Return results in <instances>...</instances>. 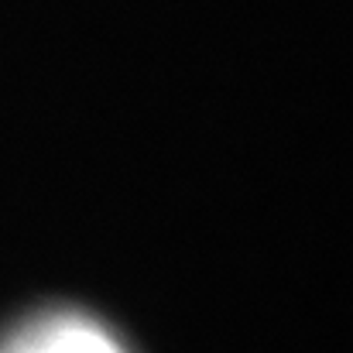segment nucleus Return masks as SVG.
Wrapping results in <instances>:
<instances>
[{"instance_id": "1", "label": "nucleus", "mask_w": 353, "mask_h": 353, "mask_svg": "<svg viewBox=\"0 0 353 353\" xmlns=\"http://www.w3.org/2000/svg\"><path fill=\"white\" fill-rule=\"evenodd\" d=\"M0 353H127V347L93 312L55 305L17 319L0 336Z\"/></svg>"}]
</instances>
